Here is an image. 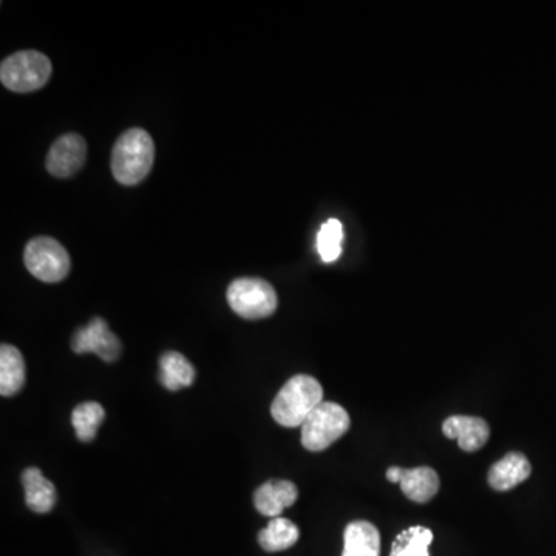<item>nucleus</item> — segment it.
<instances>
[{
  "mask_svg": "<svg viewBox=\"0 0 556 556\" xmlns=\"http://www.w3.org/2000/svg\"><path fill=\"white\" fill-rule=\"evenodd\" d=\"M155 144L143 129H129L116 139L112 152V172L118 183L135 186L152 170Z\"/></svg>",
  "mask_w": 556,
  "mask_h": 556,
  "instance_id": "nucleus-1",
  "label": "nucleus"
},
{
  "mask_svg": "<svg viewBox=\"0 0 556 556\" xmlns=\"http://www.w3.org/2000/svg\"><path fill=\"white\" fill-rule=\"evenodd\" d=\"M323 402V388L314 377L299 374L286 382L271 405L277 424L286 428L302 427L309 414Z\"/></svg>",
  "mask_w": 556,
  "mask_h": 556,
  "instance_id": "nucleus-2",
  "label": "nucleus"
},
{
  "mask_svg": "<svg viewBox=\"0 0 556 556\" xmlns=\"http://www.w3.org/2000/svg\"><path fill=\"white\" fill-rule=\"evenodd\" d=\"M50 76V59L39 51H19L0 65V81L11 92H36L47 84Z\"/></svg>",
  "mask_w": 556,
  "mask_h": 556,
  "instance_id": "nucleus-3",
  "label": "nucleus"
},
{
  "mask_svg": "<svg viewBox=\"0 0 556 556\" xmlns=\"http://www.w3.org/2000/svg\"><path fill=\"white\" fill-rule=\"evenodd\" d=\"M350 414L336 402H322L302 425V444L309 451H323L350 430Z\"/></svg>",
  "mask_w": 556,
  "mask_h": 556,
  "instance_id": "nucleus-4",
  "label": "nucleus"
},
{
  "mask_svg": "<svg viewBox=\"0 0 556 556\" xmlns=\"http://www.w3.org/2000/svg\"><path fill=\"white\" fill-rule=\"evenodd\" d=\"M229 306L248 320L266 319L277 309V292L262 278H237L228 288Z\"/></svg>",
  "mask_w": 556,
  "mask_h": 556,
  "instance_id": "nucleus-5",
  "label": "nucleus"
},
{
  "mask_svg": "<svg viewBox=\"0 0 556 556\" xmlns=\"http://www.w3.org/2000/svg\"><path fill=\"white\" fill-rule=\"evenodd\" d=\"M24 262L30 274L45 283L62 282L72 268L67 249L58 240L50 237H38L28 241Z\"/></svg>",
  "mask_w": 556,
  "mask_h": 556,
  "instance_id": "nucleus-6",
  "label": "nucleus"
},
{
  "mask_svg": "<svg viewBox=\"0 0 556 556\" xmlns=\"http://www.w3.org/2000/svg\"><path fill=\"white\" fill-rule=\"evenodd\" d=\"M72 348L76 354H96L104 362H115L121 354V342L101 317H93L89 325L73 334Z\"/></svg>",
  "mask_w": 556,
  "mask_h": 556,
  "instance_id": "nucleus-7",
  "label": "nucleus"
},
{
  "mask_svg": "<svg viewBox=\"0 0 556 556\" xmlns=\"http://www.w3.org/2000/svg\"><path fill=\"white\" fill-rule=\"evenodd\" d=\"M87 143L78 133H67L56 139L47 155V170L56 178H70L84 167Z\"/></svg>",
  "mask_w": 556,
  "mask_h": 556,
  "instance_id": "nucleus-8",
  "label": "nucleus"
},
{
  "mask_svg": "<svg viewBox=\"0 0 556 556\" xmlns=\"http://www.w3.org/2000/svg\"><path fill=\"white\" fill-rule=\"evenodd\" d=\"M299 490L294 482L286 479H271L258 487L254 495V506L263 516L278 518L283 510L294 506Z\"/></svg>",
  "mask_w": 556,
  "mask_h": 556,
  "instance_id": "nucleus-9",
  "label": "nucleus"
},
{
  "mask_svg": "<svg viewBox=\"0 0 556 556\" xmlns=\"http://www.w3.org/2000/svg\"><path fill=\"white\" fill-rule=\"evenodd\" d=\"M448 439H458L459 447L467 453L481 450L490 438V427L481 417L450 416L442 425Z\"/></svg>",
  "mask_w": 556,
  "mask_h": 556,
  "instance_id": "nucleus-10",
  "label": "nucleus"
},
{
  "mask_svg": "<svg viewBox=\"0 0 556 556\" xmlns=\"http://www.w3.org/2000/svg\"><path fill=\"white\" fill-rule=\"evenodd\" d=\"M530 473H532V465H530L529 459L519 451H512L501 461L492 465L489 472V484L498 492H509V490L515 489L516 485L527 481Z\"/></svg>",
  "mask_w": 556,
  "mask_h": 556,
  "instance_id": "nucleus-11",
  "label": "nucleus"
},
{
  "mask_svg": "<svg viewBox=\"0 0 556 556\" xmlns=\"http://www.w3.org/2000/svg\"><path fill=\"white\" fill-rule=\"evenodd\" d=\"M22 485L28 509L36 513H48L55 507L56 487L42 475L39 468H27L22 473Z\"/></svg>",
  "mask_w": 556,
  "mask_h": 556,
  "instance_id": "nucleus-12",
  "label": "nucleus"
},
{
  "mask_svg": "<svg viewBox=\"0 0 556 556\" xmlns=\"http://www.w3.org/2000/svg\"><path fill=\"white\" fill-rule=\"evenodd\" d=\"M439 481L438 473L430 467L404 468L401 479V489L410 501L424 502L431 501L438 495Z\"/></svg>",
  "mask_w": 556,
  "mask_h": 556,
  "instance_id": "nucleus-13",
  "label": "nucleus"
},
{
  "mask_svg": "<svg viewBox=\"0 0 556 556\" xmlns=\"http://www.w3.org/2000/svg\"><path fill=\"white\" fill-rule=\"evenodd\" d=\"M342 556H380V533L368 521H354L345 529Z\"/></svg>",
  "mask_w": 556,
  "mask_h": 556,
  "instance_id": "nucleus-14",
  "label": "nucleus"
},
{
  "mask_svg": "<svg viewBox=\"0 0 556 556\" xmlns=\"http://www.w3.org/2000/svg\"><path fill=\"white\" fill-rule=\"evenodd\" d=\"M25 384V360L16 346H0V394L4 397L19 393Z\"/></svg>",
  "mask_w": 556,
  "mask_h": 556,
  "instance_id": "nucleus-15",
  "label": "nucleus"
},
{
  "mask_svg": "<svg viewBox=\"0 0 556 556\" xmlns=\"http://www.w3.org/2000/svg\"><path fill=\"white\" fill-rule=\"evenodd\" d=\"M158 377L164 388L178 391L194 384L195 368L183 354L177 353V351H167L161 356Z\"/></svg>",
  "mask_w": 556,
  "mask_h": 556,
  "instance_id": "nucleus-16",
  "label": "nucleus"
},
{
  "mask_svg": "<svg viewBox=\"0 0 556 556\" xmlns=\"http://www.w3.org/2000/svg\"><path fill=\"white\" fill-rule=\"evenodd\" d=\"M300 532L292 521L274 518L268 527L258 533V543L266 552H283L299 541Z\"/></svg>",
  "mask_w": 556,
  "mask_h": 556,
  "instance_id": "nucleus-17",
  "label": "nucleus"
},
{
  "mask_svg": "<svg viewBox=\"0 0 556 556\" xmlns=\"http://www.w3.org/2000/svg\"><path fill=\"white\" fill-rule=\"evenodd\" d=\"M433 532L424 526L408 527L397 535L391 547L390 556H430Z\"/></svg>",
  "mask_w": 556,
  "mask_h": 556,
  "instance_id": "nucleus-18",
  "label": "nucleus"
},
{
  "mask_svg": "<svg viewBox=\"0 0 556 556\" xmlns=\"http://www.w3.org/2000/svg\"><path fill=\"white\" fill-rule=\"evenodd\" d=\"M106 417V410L98 402H84L73 410L72 424L79 441L92 442Z\"/></svg>",
  "mask_w": 556,
  "mask_h": 556,
  "instance_id": "nucleus-19",
  "label": "nucleus"
},
{
  "mask_svg": "<svg viewBox=\"0 0 556 556\" xmlns=\"http://www.w3.org/2000/svg\"><path fill=\"white\" fill-rule=\"evenodd\" d=\"M343 224L336 218L326 221L317 235V251L322 262L334 263L342 254Z\"/></svg>",
  "mask_w": 556,
  "mask_h": 556,
  "instance_id": "nucleus-20",
  "label": "nucleus"
},
{
  "mask_svg": "<svg viewBox=\"0 0 556 556\" xmlns=\"http://www.w3.org/2000/svg\"><path fill=\"white\" fill-rule=\"evenodd\" d=\"M402 473H404V468L390 467L387 470V479L394 484H401Z\"/></svg>",
  "mask_w": 556,
  "mask_h": 556,
  "instance_id": "nucleus-21",
  "label": "nucleus"
}]
</instances>
